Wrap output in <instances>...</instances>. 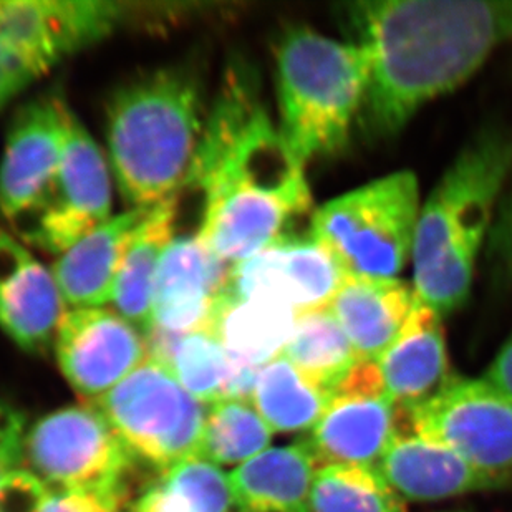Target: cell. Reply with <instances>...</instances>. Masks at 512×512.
<instances>
[{"instance_id":"cell-1","label":"cell","mask_w":512,"mask_h":512,"mask_svg":"<svg viewBox=\"0 0 512 512\" xmlns=\"http://www.w3.org/2000/svg\"><path fill=\"white\" fill-rule=\"evenodd\" d=\"M342 17L370 65L358 118L370 138L400 133L512 42V0H357Z\"/></svg>"},{"instance_id":"cell-2","label":"cell","mask_w":512,"mask_h":512,"mask_svg":"<svg viewBox=\"0 0 512 512\" xmlns=\"http://www.w3.org/2000/svg\"><path fill=\"white\" fill-rule=\"evenodd\" d=\"M184 186L203 193L196 236L229 266L312 209L305 165L262 105L251 68L236 63L224 75Z\"/></svg>"},{"instance_id":"cell-3","label":"cell","mask_w":512,"mask_h":512,"mask_svg":"<svg viewBox=\"0 0 512 512\" xmlns=\"http://www.w3.org/2000/svg\"><path fill=\"white\" fill-rule=\"evenodd\" d=\"M511 176L512 128H489L464 146L421 203L411 284L441 317L471 294L479 252Z\"/></svg>"},{"instance_id":"cell-4","label":"cell","mask_w":512,"mask_h":512,"mask_svg":"<svg viewBox=\"0 0 512 512\" xmlns=\"http://www.w3.org/2000/svg\"><path fill=\"white\" fill-rule=\"evenodd\" d=\"M206 120L201 80L188 68H158L113 93L108 161L130 209L153 208L183 189Z\"/></svg>"},{"instance_id":"cell-5","label":"cell","mask_w":512,"mask_h":512,"mask_svg":"<svg viewBox=\"0 0 512 512\" xmlns=\"http://www.w3.org/2000/svg\"><path fill=\"white\" fill-rule=\"evenodd\" d=\"M276 67L279 130L290 150L304 165L339 155L367 97L365 50L294 27L279 40Z\"/></svg>"},{"instance_id":"cell-6","label":"cell","mask_w":512,"mask_h":512,"mask_svg":"<svg viewBox=\"0 0 512 512\" xmlns=\"http://www.w3.org/2000/svg\"><path fill=\"white\" fill-rule=\"evenodd\" d=\"M420 209L415 174L393 171L315 209L310 236L347 276L400 279L411 262Z\"/></svg>"},{"instance_id":"cell-7","label":"cell","mask_w":512,"mask_h":512,"mask_svg":"<svg viewBox=\"0 0 512 512\" xmlns=\"http://www.w3.org/2000/svg\"><path fill=\"white\" fill-rule=\"evenodd\" d=\"M32 473L57 494H85L113 512L130 499L138 463L93 406L63 408L35 423L24 441Z\"/></svg>"},{"instance_id":"cell-8","label":"cell","mask_w":512,"mask_h":512,"mask_svg":"<svg viewBox=\"0 0 512 512\" xmlns=\"http://www.w3.org/2000/svg\"><path fill=\"white\" fill-rule=\"evenodd\" d=\"M93 406L138 463L165 474L198 458L209 405L186 392L168 368L146 360Z\"/></svg>"},{"instance_id":"cell-9","label":"cell","mask_w":512,"mask_h":512,"mask_svg":"<svg viewBox=\"0 0 512 512\" xmlns=\"http://www.w3.org/2000/svg\"><path fill=\"white\" fill-rule=\"evenodd\" d=\"M112 216V178L107 160L97 141L72 113L54 179L40 198L10 224L20 241L62 256Z\"/></svg>"},{"instance_id":"cell-10","label":"cell","mask_w":512,"mask_h":512,"mask_svg":"<svg viewBox=\"0 0 512 512\" xmlns=\"http://www.w3.org/2000/svg\"><path fill=\"white\" fill-rule=\"evenodd\" d=\"M410 428L489 473H512V397L481 378L450 375L406 410Z\"/></svg>"},{"instance_id":"cell-11","label":"cell","mask_w":512,"mask_h":512,"mask_svg":"<svg viewBox=\"0 0 512 512\" xmlns=\"http://www.w3.org/2000/svg\"><path fill=\"white\" fill-rule=\"evenodd\" d=\"M110 0H0V40L39 77L107 39L130 17Z\"/></svg>"},{"instance_id":"cell-12","label":"cell","mask_w":512,"mask_h":512,"mask_svg":"<svg viewBox=\"0 0 512 512\" xmlns=\"http://www.w3.org/2000/svg\"><path fill=\"white\" fill-rule=\"evenodd\" d=\"M398 408L388 397L375 362H358L337 388L305 440L317 466H377L398 428Z\"/></svg>"},{"instance_id":"cell-13","label":"cell","mask_w":512,"mask_h":512,"mask_svg":"<svg viewBox=\"0 0 512 512\" xmlns=\"http://www.w3.org/2000/svg\"><path fill=\"white\" fill-rule=\"evenodd\" d=\"M347 274L314 237L289 234L229 267L223 292L287 305L295 314L327 309Z\"/></svg>"},{"instance_id":"cell-14","label":"cell","mask_w":512,"mask_h":512,"mask_svg":"<svg viewBox=\"0 0 512 512\" xmlns=\"http://www.w3.org/2000/svg\"><path fill=\"white\" fill-rule=\"evenodd\" d=\"M54 348L63 377L87 403L110 392L150 358L146 335L107 307L68 309Z\"/></svg>"},{"instance_id":"cell-15","label":"cell","mask_w":512,"mask_h":512,"mask_svg":"<svg viewBox=\"0 0 512 512\" xmlns=\"http://www.w3.org/2000/svg\"><path fill=\"white\" fill-rule=\"evenodd\" d=\"M72 113L55 93L40 95L15 113L0 161V213L9 223L24 214L54 179Z\"/></svg>"},{"instance_id":"cell-16","label":"cell","mask_w":512,"mask_h":512,"mask_svg":"<svg viewBox=\"0 0 512 512\" xmlns=\"http://www.w3.org/2000/svg\"><path fill=\"white\" fill-rule=\"evenodd\" d=\"M229 267L198 236H174L156 276L151 329L209 332Z\"/></svg>"},{"instance_id":"cell-17","label":"cell","mask_w":512,"mask_h":512,"mask_svg":"<svg viewBox=\"0 0 512 512\" xmlns=\"http://www.w3.org/2000/svg\"><path fill=\"white\" fill-rule=\"evenodd\" d=\"M67 310L52 271L0 228V329L25 352L45 353Z\"/></svg>"},{"instance_id":"cell-18","label":"cell","mask_w":512,"mask_h":512,"mask_svg":"<svg viewBox=\"0 0 512 512\" xmlns=\"http://www.w3.org/2000/svg\"><path fill=\"white\" fill-rule=\"evenodd\" d=\"M377 468L403 501H435L501 488L511 476L489 473L448 446L398 428Z\"/></svg>"},{"instance_id":"cell-19","label":"cell","mask_w":512,"mask_h":512,"mask_svg":"<svg viewBox=\"0 0 512 512\" xmlns=\"http://www.w3.org/2000/svg\"><path fill=\"white\" fill-rule=\"evenodd\" d=\"M375 363L401 411L423 403L450 377L443 317L416 297L405 325Z\"/></svg>"},{"instance_id":"cell-20","label":"cell","mask_w":512,"mask_h":512,"mask_svg":"<svg viewBox=\"0 0 512 512\" xmlns=\"http://www.w3.org/2000/svg\"><path fill=\"white\" fill-rule=\"evenodd\" d=\"M148 211L115 214L57 257L52 274L67 309L110 305L126 249Z\"/></svg>"},{"instance_id":"cell-21","label":"cell","mask_w":512,"mask_h":512,"mask_svg":"<svg viewBox=\"0 0 512 512\" xmlns=\"http://www.w3.org/2000/svg\"><path fill=\"white\" fill-rule=\"evenodd\" d=\"M415 299L411 282L347 276L327 309L360 362H377L405 325Z\"/></svg>"},{"instance_id":"cell-22","label":"cell","mask_w":512,"mask_h":512,"mask_svg":"<svg viewBox=\"0 0 512 512\" xmlns=\"http://www.w3.org/2000/svg\"><path fill=\"white\" fill-rule=\"evenodd\" d=\"M317 463L305 441L269 448L229 474L239 512H312Z\"/></svg>"},{"instance_id":"cell-23","label":"cell","mask_w":512,"mask_h":512,"mask_svg":"<svg viewBox=\"0 0 512 512\" xmlns=\"http://www.w3.org/2000/svg\"><path fill=\"white\" fill-rule=\"evenodd\" d=\"M181 193V191H179ZM179 193L150 208L126 249L113 287V310L146 334L153 324L156 276L174 239Z\"/></svg>"},{"instance_id":"cell-24","label":"cell","mask_w":512,"mask_h":512,"mask_svg":"<svg viewBox=\"0 0 512 512\" xmlns=\"http://www.w3.org/2000/svg\"><path fill=\"white\" fill-rule=\"evenodd\" d=\"M295 320L297 314L287 305L237 299L221 292L214 305L209 332L223 345L231 360L262 368L281 357Z\"/></svg>"},{"instance_id":"cell-25","label":"cell","mask_w":512,"mask_h":512,"mask_svg":"<svg viewBox=\"0 0 512 512\" xmlns=\"http://www.w3.org/2000/svg\"><path fill=\"white\" fill-rule=\"evenodd\" d=\"M145 335L150 360L168 368L186 392L204 405L223 400L229 357L211 332L178 335L150 329Z\"/></svg>"},{"instance_id":"cell-26","label":"cell","mask_w":512,"mask_h":512,"mask_svg":"<svg viewBox=\"0 0 512 512\" xmlns=\"http://www.w3.org/2000/svg\"><path fill=\"white\" fill-rule=\"evenodd\" d=\"M332 397L281 355L259 370L251 403L274 433H294L312 430Z\"/></svg>"},{"instance_id":"cell-27","label":"cell","mask_w":512,"mask_h":512,"mask_svg":"<svg viewBox=\"0 0 512 512\" xmlns=\"http://www.w3.org/2000/svg\"><path fill=\"white\" fill-rule=\"evenodd\" d=\"M282 355L305 377L332 395L360 362L329 309L297 315Z\"/></svg>"},{"instance_id":"cell-28","label":"cell","mask_w":512,"mask_h":512,"mask_svg":"<svg viewBox=\"0 0 512 512\" xmlns=\"http://www.w3.org/2000/svg\"><path fill=\"white\" fill-rule=\"evenodd\" d=\"M229 474L203 458H189L145 489L135 512H231Z\"/></svg>"},{"instance_id":"cell-29","label":"cell","mask_w":512,"mask_h":512,"mask_svg":"<svg viewBox=\"0 0 512 512\" xmlns=\"http://www.w3.org/2000/svg\"><path fill=\"white\" fill-rule=\"evenodd\" d=\"M312 512H406L405 501L377 466L330 464L315 471Z\"/></svg>"},{"instance_id":"cell-30","label":"cell","mask_w":512,"mask_h":512,"mask_svg":"<svg viewBox=\"0 0 512 512\" xmlns=\"http://www.w3.org/2000/svg\"><path fill=\"white\" fill-rule=\"evenodd\" d=\"M272 435L251 401L219 400L209 406L198 458L241 466L269 450Z\"/></svg>"},{"instance_id":"cell-31","label":"cell","mask_w":512,"mask_h":512,"mask_svg":"<svg viewBox=\"0 0 512 512\" xmlns=\"http://www.w3.org/2000/svg\"><path fill=\"white\" fill-rule=\"evenodd\" d=\"M488 261L503 279L512 281V176L504 189L486 241Z\"/></svg>"},{"instance_id":"cell-32","label":"cell","mask_w":512,"mask_h":512,"mask_svg":"<svg viewBox=\"0 0 512 512\" xmlns=\"http://www.w3.org/2000/svg\"><path fill=\"white\" fill-rule=\"evenodd\" d=\"M37 78L39 75L0 40V113Z\"/></svg>"},{"instance_id":"cell-33","label":"cell","mask_w":512,"mask_h":512,"mask_svg":"<svg viewBox=\"0 0 512 512\" xmlns=\"http://www.w3.org/2000/svg\"><path fill=\"white\" fill-rule=\"evenodd\" d=\"M24 416L0 401V451H24Z\"/></svg>"},{"instance_id":"cell-34","label":"cell","mask_w":512,"mask_h":512,"mask_svg":"<svg viewBox=\"0 0 512 512\" xmlns=\"http://www.w3.org/2000/svg\"><path fill=\"white\" fill-rule=\"evenodd\" d=\"M44 512H110L98 499L85 494L50 493Z\"/></svg>"},{"instance_id":"cell-35","label":"cell","mask_w":512,"mask_h":512,"mask_svg":"<svg viewBox=\"0 0 512 512\" xmlns=\"http://www.w3.org/2000/svg\"><path fill=\"white\" fill-rule=\"evenodd\" d=\"M486 382L512 397V335L483 375Z\"/></svg>"},{"instance_id":"cell-36","label":"cell","mask_w":512,"mask_h":512,"mask_svg":"<svg viewBox=\"0 0 512 512\" xmlns=\"http://www.w3.org/2000/svg\"><path fill=\"white\" fill-rule=\"evenodd\" d=\"M24 459V451H0V483L7 474L14 469H19V464Z\"/></svg>"}]
</instances>
